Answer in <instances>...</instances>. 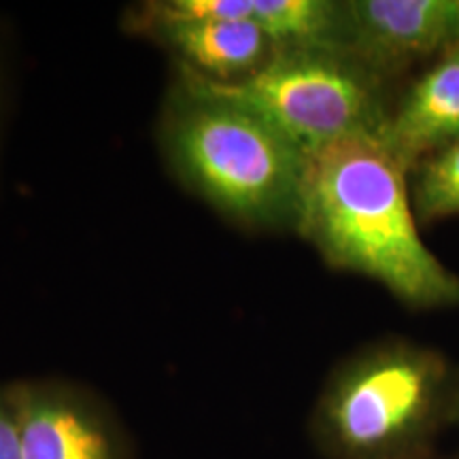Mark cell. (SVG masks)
Returning a JSON list of instances; mask_svg holds the SVG:
<instances>
[{
    "mask_svg": "<svg viewBox=\"0 0 459 459\" xmlns=\"http://www.w3.org/2000/svg\"><path fill=\"white\" fill-rule=\"evenodd\" d=\"M406 166L383 134L330 143L307 160L296 230L324 260L415 307L459 304V277L419 237Z\"/></svg>",
    "mask_w": 459,
    "mask_h": 459,
    "instance_id": "6da1fadb",
    "label": "cell"
},
{
    "mask_svg": "<svg viewBox=\"0 0 459 459\" xmlns=\"http://www.w3.org/2000/svg\"><path fill=\"white\" fill-rule=\"evenodd\" d=\"M166 158L183 183L249 228H296L308 156L234 102L186 79L162 124Z\"/></svg>",
    "mask_w": 459,
    "mask_h": 459,
    "instance_id": "7a4b0ae2",
    "label": "cell"
},
{
    "mask_svg": "<svg viewBox=\"0 0 459 459\" xmlns=\"http://www.w3.org/2000/svg\"><path fill=\"white\" fill-rule=\"evenodd\" d=\"M455 409L457 389L443 355L389 341L332 372L311 429L328 459H426Z\"/></svg>",
    "mask_w": 459,
    "mask_h": 459,
    "instance_id": "3957f363",
    "label": "cell"
},
{
    "mask_svg": "<svg viewBox=\"0 0 459 459\" xmlns=\"http://www.w3.org/2000/svg\"><path fill=\"white\" fill-rule=\"evenodd\" d=\"M194 88L260 115L307 156L358 134H383L389 111L378 74L334 51H277L237 83H217L183 68Z\"/></svg>",
    "mask_w": 459,
    "mask_h": 459,
    "instance_id": "277c9868",
    "label": "cell"
},
{
    "mask_svg": "<svg viewBox=\"0 0 459 459\" xmlns=\"http://www.w3.org/2000/svg\"><path fill=\"white\" fill-rule=\"evenodd\" d=\"M347 56L372 73L459 45V0H347Z\"/></svg>",
    "mask_w": 459,
    "mask_h": 459,
    "instance_id": "5b68a950",
    "label": "cell"
},
{
    "mask_svg": "<svg viewBox=\"0 0 459 459\" xmlns=\"http://www.w3.org/2000/svg\"><path fill=\"white\" fill-rule=\"evenodd\" d=\"M24 459H126V446L107 411L62 383H26L9 389Z\"/></svg>",
    "mask_w": 459,
    "mask_h": 459,
    "instance_id": "8992f818",
    "label": "cell"
},
{
    "mask_svg": "<svg viewBox=\"0 0 459 459\" xmlns=\"http://www.w3.org/2000/svg\"><path fill=\"white\" fill-rule=\"evenodd\" d=\"M145 26L175 51L186 71L217 83H237L255 74L277 54L271 39L251 20H175L145 11Z\"/></svg>",
    "mask_w": 459,
    "mask_h": 459,
    "instance_id": "52a82bcc",
    "label": "cell"
},
{
    "mask_svg": "<svg viewBox=\"0 0 459 459\" xmlns=\"http://www.w3.org/2000/svg\"><path fill=\"white\" fill-rule=\"evenodd\" d=\"M383 139L406 169L459 141V45L412 83L389 113Z\"/></svg>",
    "mask_w": 459,
    "mask_h": 459,
    "instance_id": "ba28073f",
    "label": "cell"
},
{
    "mask_svg": "<svg viewBox=\"0 0 459 459\" xmlns=\"http://www.w3.org/2000/svg\"><path fill=\"white\" fill-rule=\"evenodd\" d=\"M251 22L277 51H334L347 56L344 3L251 0Z\"/></svg>",
    "mask_w": 459,
    "mask_h": 459,
    "instance_id": "9c48e42d",
    "label": "cell"
},
{
    "mask_svg": "<svg viewBox=\"0 0 459 459\" xmlns=\"http://www.w3.org/2000/svg\"><path fill=\"white\" fill-rule=\"evenodd\" d=\"M415 172L412 203L423 220L459 213V141L421 160Z\"/></svg>",
    "mask_w": 459,
    "mask_h": 459,
    "instance_id": "30bf717a",
    "label": "cell"
},
{
    "mask_svg": "<svg viewBox=\"0 0 459 459\" xmlns=\"http://www.w3.org/2000/svg\"><path fill=\"white\" fill-rule=\"evenodd\" d=\"M0 459H24L20 421L9 392L0 394Z\"/></svg>",
    "mask_w": 459,
    "mask_h": 459,
    "instance_id": "8fae6325",
    "label": "cell"
},
{
    "mask_svg": "<svg viewBox=\"0 0 459 459\" xmlns=\"http://www.w3.org/2000/svg\"><path fill=\"white\" fill-rule=\"evenodd\" d=\"M457 412H459V392H457V409H455Z\"/></svg>",
    "mask_w": 459,
    "mask_h": 459,
    "instance_id": "7c38bea8",
    "label": "cell"
}]
</instances>
